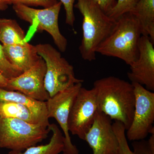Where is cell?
<instances>
[{"instance_id":"cell-1","label":"cell","mask_w":154,"mask_h":154,"mask_svg":"<svg viewBox=\"0 0 154 154\" xmlns=\"http://www.w3.org/2000/svg\"><path fill=\"white\" fill-rule=\"evenodd\" d=\"M98 111L111 120L120 122L126 130L133 118L135 97L131 83L114 76L105 77L94 82Z\"/></svg>"},{"instance_id":"cell-2","label":"cell","mask_w":154,"mask_h":154,"mask_svg":"<svg viewBox=\"0 0 154 154\" xmlns=\"http://www.w3.org/2000/svg\"><path fill=\"white\" fill-rule=\"evenodd\" d=\"M142 36L139 22L130 12L119 17L110 34L97 48L96 53L120 59L128 65L137 60Z\"/></svg>"},{"instance_id":"cell-3","label":"cell","mask_w":154,"mask_h":154,"mask_svg":"<svg viewBox=\"0 0 154 154\" xmlns=\"http://www.w3.org/2000/svg\"><path fill=\"white\" fill-rule=\"evenodd\" d=\"M74 7L83 16V36L79 46L83 59L95 60L96 51L113 30L116 21L102 11L94 0H77Z\"/></svg>"},{"instance_id":"cell-4","label":"cell","mask_w":154,"mask_h":154,"mask_svg":"<svg viewBox=\"0 0 154 154\" xmlns=\"http://www.w3.org/2000/svg\"><path fill=\"white\" fill-rule=\"evenodd\" d=\"M48 125L17 118L0 117V148L23 152L48 136Z\"/></svg>"},{"instance_id":"cell-5","label":"cell","mask_w":154,"mask_h":154,"mask_svg":"<svg viewBox=\"0 0 154 154\" xmlns=\"http://www.w3.org/2000/svg\"><path fill=\"white\" fill-rule=\"evenodd\" d=\"M35 46L38 55L46 64L45 87L50 97L84 82L76 78L73 67L51 45L39 44Z\"/></svg>"},{"instance_id":"cell-6","label":"cell","mask_w":154,"mask_h":154,"mask_svg":"<svg viewBox=\"0 0 154 154\" xmlns=\"http://www.w3.org/2000/svg\"><path fill=\"white\" fill-rule=\"evenodd\" d=\"M62 5L59 2L54 5L43 9H36L20 4L13 5V9L20 19L29 22L30 27L25 35L27 42L38 31H46L50 34L60 51L65 52L67 40L61 33L58 17Z\"/></svg>"},{"instance_id":"cell-7","label":"cell","mask_w":154,"mask_h":154,"mask_svg":"<svg viewBox=\"0 0 154 154\" xmlns=\"http://www.w3.org/2000/svg\"><path fill=\"white\" fill-rule=\"evenodd\" d=\"M134 88L135 103L133 118L127 130V138L130 141L142 140L149 134L154 133V93L136 83Z\"/></svg>"},{"instance_id":"cell-8","label":"cell","mask_w":154,"mask_h":154,"mask_svg":"<svg viewBox=\"0 0 154 154\" xmlns=\"http://www.w3.org/2000/svg\"><path fill=\"white\" fill-rule=\"evenodd\" d=\"M98 111L96 91L81 88L71 107L68 120L69 132L85 140Z\"/></svg>"},{"instance_id":"cell-9","label":"cell","mask_w":154,"mask_h":154,"mask_svg":"<svg viewBox=\"0 0 154 154\" xmlns=\"http://www.w3.org/2000/svg\"><path fill=\"white\" fill-rule=\"evenodd\" d=\"M82 87V83H78L50 97L45 102L48 118L55 119L63 131V154H79L76 146L72 142L69 131L68 120L72 104Z\"/></svg>"},{"instance_id":"cell-10","label":"cell","mask_w":154,"mask_h":154,"mask_svg":"<svg viewBox=\"0 0 154 154\" xmlns=\"http://www.w3.org/2000/svg\"><path fill=\"white\" fill-rule=\"evenodd\" d=\"M46 66L40 59L32 67L18 76L8 80L5 90L16 91L32 99L46 102L50 98L45 87L44 79Z\"/></svg>"},{"instance_id":"cell-11","label":"cell","mask_w":154,"mask_h":154,"mask_svg":"<svg viewBox=\"0 0 154 154\" xmlns=\"http://www.w3.org/2000/svg\"><path fill=\"white\" fill-rule=\"evenodd\" d=\"M112 124L109 116L97 111L85 139L93 150V154H120L119 143Z\"/></svg>"},{"instance_id":"cell-12","label":"cell","mask_w":154,"mask_h":154,"mask_svg":"<svg viewBox=\"0 0 154 154\" xmlns=\"http://www.w3.org/2000/svg\"><path fill=\"white\" fill-rule=\"evenodd\" d=\"M154 43L149 36H141L139 43V55L130 66L127 75L131 82L145 86L154 91Z\"/></svg>"},{"instance_id":"cell-13","label":"cell","mask_w":154,"mask_h":154,"mask_svg":"<svg viewBox=\"0 0 154 154\" xmlns=\"http://www.w3.org/2000/svg\"><path fill=\"white\" fill-rule=\"evenodd\" d=\"M3 46L9 62L22 72L31 68L41 58L37 53L36 46L28 42L23 45Z\"/></svg>"},{"instance_id":"cell-14","label":"cell","mask_w":154,"mask_h":154,"mask_svg":"<svg viewBox=\"0 0 154 154\" xmlns=\"http://www.w3.org/2000/svg\"><path fill=\"white\" fill-rule=\"evenodd\" d=\"M0 100L17 102L28 108L42 123L49 126L46 102L38 101L16 91L0 89Z\"/></svg>"},{"instance_id":"cell-15","label":"cell","mask_w":154,"mask_h":154,"mask_svg":"<svg viewBox=\"0 0 154 154\" xmlns=\"http://www.w3.org/2000/svg\"><path fill=\"white\" fill-rule=\"evenodd\" d=\"M139 21L142 36H149L154 42V0H138L130 12Z\"/></svg>"},{"instance_id":"cell-16","label":"cell","mask_w":154,"mask_h":154,"mask_svg":"<svg viewBox=\"0 0 154 154\" xmlns=\"http://www.w3.org/2000/svg\"><path fill=\"white\" fill-rule=\"evenodd\" d=\"M48 128L52 132V136L48 143L38 146H32L25 152L11 151L8 154H59L63 152L64 136L57 125L50 124Z\"/></svg>"},{"instance_id":"cell-17","label":"cell","mask_w":154,"mask_h":154,"mask_svg":"<svg viewBox=\"0 0 154 154\" xmlns=\"http://www.w3.org/2000/svg\"><path fill=\"white\" fill-rule=\"evenodd\" d=\"M23 29L15 20L0 19V42L2 45H23L27 43Z\"/></svg>"},{"instance_id":"cell-18","label":"cell","mask_w":154,"mask_h":154,"mask_svg":"<svg viewBox=\"0 0 154 154\" xmlns=\"http://www.w3.org/2000/svg\"><path fill=\"white\" fill-rule=\"evenodd\" d=\"M0 117L19 119L30 123L43 124L28 108L11 101L0 100Z\"/></svg>"},{"instance_id":"cell-19","label":"cell","mask_w":154,"mask_h":154,"mask_svg":"<svg viewBox=\"0 0 154 154\" xmlns=\"http://www.w3.org/2000/svg\"><path fill=\"white\" fill-rule=\"evenodd\" d=\"M22 73L9 62L5 55L2 44L0 42V73L9 80L18 76Z\"/></svg>"},{"instance_id":"cell-20","label":"cell","mask_w":154,"mask_h":154,"mask_svg":"<svg viewBox=\"0 0 154 154\" xmlns=\"http://www.w3.org/2000/svg\"><path fill=\"white\" fill-rule=\"evenodd\" d=\"M138 0H116L113 9L107 14L111 19L116 21L122 15L132 12Z\"/></svg>"},{"instance_id":"cell-21","label":"cell","mask_w":154,"mask_h":154,"mask_svg":"<svg viewBox=\"0 0 154 154\" xmlns=\"http://www.w3.org/2000/svg\"><path fill=\"white\" fill-rule=\"evenodd\" d=\"M112 125L119 143L120 154H134L128 144L125 134L126 129L124 125L120 122L115 121Z\"/></svg>"},{"instance_id":"cell-22","label":"cell","mask_w":154,"mask_h":154,"mask_svg":"<svg viewBox=\"0 0 154 154\" xmlns=\"http://www.w3.org/2000/svg\"><path fill=\"white\" fill-rule=\"evenodd\" d=\"M58 2L57 0H13V4H22L28 7L41 6L46 8L54 5Z\"/></svg>"},{"instance_id":"cell-23","label":"cell","mask_w":154,"mask_h":154,"mask_svg":"<svg viewBox=\"0 0 154 154\" xmlns=\"http://www.w3.org/2000/svg\"><path fill=\"white\" fill-rule=\"evenodd\" d=\"M58 1V0H57ZM63 5L66 12V23L73 27L75 21L74 7L75 0H59Z\"/></svg>"},{"instance_id":"cell-24","label":"cell","mask_w":154,"mask_h":154,"mask_svg":"<svg viewBox=\"0 0 154 154\" xmlns=\"http://www.w3.org/2000/svg\"><path fill=\"white\" fill-rule=\"evenodd\" d=\"M134 154H154V151L150 147L147 140L134 141L131 143Z\"/></svg>"},{"instance_id":"cell-25","label":"cell","mask_w":154,"mask_h":154,"mask_svg":"<svg viewBox=\"0 0 154 154\" xmlns=\"http://www.w3.org/2000/svg\"><path fill=\"white\" fill-rule=\"evenodd\" d=\"M107 15L115 6L116 0H94Z\"/></svg>"},{"instance_id":"cell-26","label":"cell","mask_w":154,"mask_h":154,"mask_svg":"<svg viewBox=\"0 0 154 154\" xmlns=\"http://www.w3.org/2000/svg\"><path fill=\"white\" fill-rule=\"evenodd\" d=\"M8 82V79L0 73V89H5Z\"/></svg>"},{"instance_id":"cell-27","label":"cell","mask_w":154,"mask_h":154,"mask_svg":"<svg viewBox=\"0 0 154 154\" xmlns=\"http://www.w3.org/2000/svg\"><path fill=\"white\" fill-rule=\"evenodd\" d=\"M8 8V5L4 0H0V11H5Z\"/></svg>"},{"instance_id":"cell-28","label":"cell","mask_w":154,"mask_h":154,"mask_svg":"<svg viewBox=\"0 0 154 154\" xmlns=\"http://www.w3.org/2000/svg\"><path fill=\"white\" fill-rule=\"evenodd\" d=\"M4 1L6 2L8 5L13 4V0H4Z\"/></svg>"}]
</instances>
